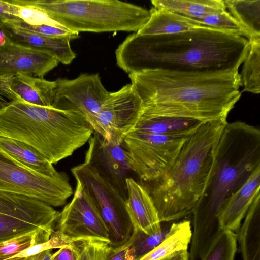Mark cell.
Listing matches in <instances>:
<instances>
[{
  "mask_svg": "<svg viewBox=\"0 0 260 260\" xmlns=\"http://www.w3.org/2000/svg\"><path fill=\"white\" fill-rule=\"evenodd\" d=\"M8 102L0 95V109L7 105Z\"/></svg>",
  "mask_w": 260,
  "mask_h": 260,
  "instance_id": "60d3db41",
  "label": "cell"
},
{
  "mask_svg": "<svg viewBox=\"0 0 260 260\" xmlns=\"http://www.w3.org/2000/svg\"><path fill=\"white\" fill-rule=\"evenodd\" d=\"M59 213L35 198L0 191V243L37 230L53 232Z\"/></svg>",
  "mask_w": 260,
  "mask_h": 260,
  "instance_id": "30bf717a",
  "label": "cell"
},
{
  "mask_svg": "<svg viewBox=\"0 0 260 260\" xmlns=\"http://www.w3.org/2000/svg\"><path fill=\"white\" fill-rule=\"evenodd\" d=\"M249 41L248 52L243 61L241 81L242 91L260 92V37Z\"/></svg>",
  "mask_w": 260,
  "mask_h": 260,
  "instance_id": "83f0119b",
  "label": "cell"
},
{
  "mask_svg": "<svg viewBox=\"0 0 260 260\" xmlns=\"http://www.w3.org/2000/svg\"><path fill=\"white\" fill-rule=\"evenodd\" d=\"M56 230L75 242L88 239L110 242L107 230L97 209L78 182L72 200L59 213Z\"/></svg>",
  "mask_w": 260,
  "mask_h": 260,
  "instance_id": "4fadbf2b",
  "label": "cell"
},
{
  "mask_svg": "<svg viewBox=\"0 0 260 260\" xmlns=\"http://www.w3.org/2000/svg\"><path fill=\"white\" fill-rule=\"evenodd\" d=\"M0 191L25 195L52 207L64 205L73 193L68 175L54 177L32 172L0 148Z\"/></svg>",
  "mask_w": 260,
  "mask_h": 260,
  "instance_id": "9c48e42d",
  "label": "cell"
},
{
  "mask_svg": "<svg viewBox=\"0 0 260 260\" xmlns=\"http://www.w3.org/2000/svg\"><path fill=\"white\" fill-rule=\"evenodd\" d=\"M8 1L11 4V14L28 24L49 25L63 27L37 8L29 6L16 5L11 3L9 1Z\"/></svg>",
  "mask_w": 260,
  "mask_h": 260,
  "instance_id": "1f68e13d",
  "label": "cell"
},
{
  "mask_svg": "<svg viewBox=\"0 0 260 260\" xmlns=\"http://www.w3.org/2000/svg\"><path fill=\"white\" fill-rule=\"evenodd\" d=\"M52 233L39 230L0 243V260H22L27 248L48 241Z\"/></svg>",
  "mask_w": 260,
  "mask_h": 260,
  "instance_id": "4316f807",
  "label": "cell"
},
{
  "mask_svg": "<svg viewBox=\"0 0 260 260\" xmlns=\"http://www.w3.org/2000/svg\"><path fill=\"white\" fill-rule=\"evenodd\" d=\"M226 120L203 123L184 144L168 171L150 193L161 222L192 212L204 191L214 152Z\"/></svg>",
  "mask_w": 260,
  "mask_h": 260,
  "instance_id": "277c9868",
  "label": "cell"
},
{
  "mask_svg": "<svg viewBox=\"0 0 260 260\" xmlns=\"http://www.w3.org/2000/svg\"><path fill=\"white\" fill-rule=\"evenodd\" d=\"M128 76L142 102L137 121L155 117L186 118L204 122L226 120L241 96L238 71L150 70Z\"/></svg>",
  "mask_w": 260,
  "mask_h": 260,
  "instance_id": "7a4b0ae2",
  "label": "cell"
},
{
  "mask_svg": "<svg viewBox=\"0 0 260 260\" xmlns=\"http://www.w3.org/2000/svg\"><path fill=\"white\" fill-rule=\"evenodd\" d=\"M243 37L206 27L171 35H128L115 51L116 64L129 74L143 70L237 71L248 52Z\"/></svg>",
  "mask_w": 260,
  "mask_h": 260,
  "instance_id": "6da1fadb",
  "label": "cell"
},
{
  "mask_svg": "<svg viewBox=\"0 0 260 260\" xmlns=\"http://www.w3.org/2000/svg\"><path fill=\"white\" fill-rule=\"evenodd\" d=\"M0 148L32 172L49 177H56L60 173L38 150L23 142L0 136Z\"/></svg>",
  "mask_w": 260,
  "mask_h": 260,
  "instance_id": "d6986e66",
  "label": "cell"
},
{
  "mask_svg": "<svg viewBox=\"0 0 260 260\" xmlns=\"http://www.w3.org/2000/svg\"><path fill=\"white\" fill-rule=\"evenodd\" d=\"M105 260H135L128 241L122 245L113 247Z\"/></svg>",
  "mask_w": 260,
  "mask_h": 260,
  "instance_id": "e575fe53",
  "label": "cell"
},
{
  "mask_svg": "<svg viewBox=\"0 0 260 260\" xmlns=\"http://www.w3.org/2000/svg\"><path fill=\"white\" fill-rule=\"evenodd\" d=\"M37 8L73 31L137 32L148 21L150 11L117 0H10Z\"/></svg>",
  "mask_w": 260,
  "mask_h": 260,
  "instance_id": "8992f818",
  "label": "cell"
},
{
  "mask_svg": "<svg viewBox=\"0 0 260 260\" xmlns=\"http://www.w3.org/2000/svg\"><path fill=\"white\" fill-rule=\"evenodd\" d=\"M142 108L132 85L109 92L91 127L106 142L122 145L125 135L137 122Z\"/></svg>",
  "mask_w": 260,
  "mask_h": 260,
  "instance_id": "8fae6325",
  "label": "cell"
},
{
  "mask_svg": "<svg viewBox=\"0 0 260 260\" xmlns=\"http://www.w3.org/2000/svg\"><path fill=\"white\" fill-rule=\"evenodd\" d=\"M260 166V131L237 121L225 124L215 147L212 166L192 213L191 250L202 254L222 230L219 215L225 201Z\"/></svg>",
  "mask_w": 260,
  "mask_h": 260,
  "instance_id": "3957f363",
  "label": "cell"
},
{
  "mask_svg": "<svg viewBox=\"0 0 260 260\" xmlns=\"http://www.w3.org/2000/svg\"><path fill=\"white\" fill-rule=\"evenodd\" d=\"M237 237L243 260H260V194L253 201Z\"/></svg>",
  "mask_w": 260,
  "mask_h": 260,
  "instance_id": "7402d4cb",
  "label": "cell"
},
{
  "mask_svg": "<svg viewBox=\"0 0 260 260\" xmlns=\"http://www.w3.org/2000/svg\"><path fill=\"white\" fill-rule=\"evenodd\" d=\"M192 235L190 221L183 220L171 224L162 241L139 260H159L178 251L188 249Z\"/></svg>",
  "mask_w": 260,
  "mask_h": 260,
  "instance_id": "cb8c5ba5",
  "label": "cell"
},
{
  "mask_svg": "<svg viewBox=\"0 0 260 260\" xmlns=\"http://www.w3.org/2000/svg\"><path fill=\"white\" fill-rule=\"evenodd\" d=\"M190 136L132 131L125 135L122 145L131 170L142 180L155 182L168 171Z\"/></svg>",
  "mask_w": 260,
  "mask_h": 260,
  "instance_id": "ba28073f",
  "label": "cell"
},
{
  "mask_svg": "<svg viewBox=\"0 0 260 260\" xmlns=\"http://www.w3.org/2000/svg\"><path fill=\"white\" fill-rule=\"evenodd\" d=\"M182 117H155L139 119L127 132L134 131L162 135H192L203 123Z\"/></svg>",
  "mask_w": 260,
  "mask_h": 260,
  "instance_id": "ffe728a7",
  "label": "cell"
},
{
  "mask_svg": "<svg viewBox=\"0 0 260 260\" xmlns=\"http://www.w3.org/2000/svg\"><path fill=\"white\" fill-rule=\"evenodd\" d=\"M154 8L194 18L226 10L223 0H152Z\"/></svg>",
  "mask_w": 260,
  "mask_h": 260,
  "instance_id": "603a6c76",
  "label": "cell"
},
{
  "mask_svg": "<svg viewBox=\"0 0 260 260\" xmlns=\"http://www.w3.org/2000/svg\"><path fill=\"white\" fill-rule=\"evenodd\" d=\"M188 19L201 27L243 37L248 40L250 39L247 32L226 10L199 18Z\"/></svg>",
  "mask_w": 260,
  "mask_h": 260,
  "instance_id": "f1b7e54d",
  "label": "cell"
},
{
  "mask_svg": "<svg viewBox=\"0 0 260 260\" xmlns=\"http://www.w3.org/2000/svg\"><path fill=\"white\" fill-rule=\"evenodd\" d=\"M77 260H105L113 248L109 241L88 239L78 241Z\"/></svg>",
  "mask_w": 260,
  "mask_h": 260,
  "instance_id": "d6a6232c",
  "label": "cell"
},
{
  "mask_svg": "<svg viewBox=\"0 0 260 260\" xmlns=\"http://www.w3.org/2000/svg\"><path fill=\"white\" fill-rule=\"evenodd\" d=\"M52 105L80 113L91 126L109 92L99 74L82 73L73 79L58 78Z\"/></svg>",
  "mask_w": 260,
  "mask_h": 260,
  "instance_id": "7c38bea8",
  "label": "cell"
},
{
  "mask_svg": "<svg viewBox=\"0 0 260 260\" xmlns=\"http://www.w3.org/2000/svg\"><path fill=\"white\" fill-rule=\"evenodd\" d=\"M84 161L71 169L76 180L89 196L101 217L113 247L125 244L134 227L126 208L117 177L109 173L96 157L91 142Z\"/></svg>",
  "mask_w": 260,
  "mask_h": 260,
  "instance_id": "52a82bcc",
  "label": "cell"
},
{
  "mask_svg": "<svg viewBox=\"0 0 260 260\" xmlns=\"http://www.w3.org/2000/svg\"><path fill=\"white\" fill-rule=\"evenodd\" d=\"M20 20L11 14V4L8 1L0 0V27L7 23Z\"/></svg>",
  "mask_w": 260,
  "mask_h": 260,
  "instance_id": "8d00e7d4",
  "label": "cell"
},
{
  "mask_svg": "<svg viewBox=\"0 0 260 260\" xmlns=\"http://www.w3.org/2000/svg\"><path fill=\"white\" fill-rule=\"evenodd\" d=\"M7 38L12 42L24 46L46 51L59 62L70 64L76 57L68 39L53 38L25 31L7 23L0 27Z\"/></svg>",
  "mask_w": 260,
  "mask_h": 260,
  "instance_id": "ac0fdd59",
  "label": "cell"
},
{
  "mask_svg": "<svg viewBox=\"0 0 260 260\" xmlns=\"http://www.w3.org/2000/svg\"><path fill=\"white\" fill-rule=\"evenodd\" d=\"M7 37L4 32L0 29V46L3 45L6 42Z\"/></svg>",
  "mask_w": 260,
  "mask_h": 260,
  "instance_id": "ab89813d",
  "label": "cell"
},
{
  "mask_svg": "<svg viewBox=\"0 0 260 260\" xmlns=\"http://www.w3.org/2000/svg\"><path fill=\"white\" fill-rule=\"evenodd\" d=\"M223 2L229 13L247 32L250 39L260 37L259 0H223Z\"/></svg>",
  "mask_w": 260,
  "mask_h": 260,
  "instance_id": "d4e9b609",
  "label": "cell"
},
{
  "mask_svg": "<svg viewBox=\"0 0 260 260\" xmlns=\"http://www.w3.org/2000/svg\"><path fill=\"white\" fill-rule=\"evenodd\" d=\"M170 226H162L159 232L151 235L134 229L128 241L135 259L139 260L155 248L168 234Z\"/></svg>",
  "mask_w": 260,
  "mask_h": 260,
  "instance_id": "4dcf8cb0",
  "label": "cell"
},
{
  "mask_svg": "<svg viewBox=\"0 0 260 260\" xmlns=\"http://www.w3.org/2000/svg\"><path fill=\"white\" fill-rule=\"evenodd\" d=\"M260 166L223 204L219 215L222 230L238 231L242 219L246 216L256 197L260 194Z\"/></svg>",
  "mask_w": 260,
  "mask_h": 260,
  "instance_id": "e0dca14e",
  "label": "cell"
},
{
  "mask_svg": "<svg viewBox=\"0 0 260 260\" xmlns=\"http://www.w3.org/2000/svg\"><path fill=\"white\" fill-rule=\"evenodd\" d=\"M51 249L42 251L32 256L29 260H52Z\"/></svg>",
  "mask_w": 260,
  "mask_h": 260,
  "instance_id": "f35d334b",
  "label": "cell"
},
{
  "mask_svg": "<svg viewBox=\"0 0 260 260\" xmlns=\"http://www.w3.org/2000/svg\"><path fill=\"white\" fill-rule=\"evenodd\" d=\"M93 132L82 115L74 111L19 101L0 109V136L32 146L52 164L71 156Z\"/></svg>",
  "mask_w": 260,
  "mask_h": 260,
  "instance_id": "5b68a950",
  "label": "cell"
},
{
  "mask_svg": "<svg viewBox=\"0 0 260 260\" xmlns=\"http://www.w3.org/2000/svg\"><path fill=\"white\" fill-rule=\"evenodd\" d=\"M56 88L55 81L43 78L22 74L0 77V95L11 102L52 107Z\"/></svg>",
  "mask_w": 260,
  "mask_h": 260,
  "instance_id": "9a60e30c",
  "label": "cell"
},
{
  "mask_svg": "<svg viewBox=\"0 0 260 260\" xmlns=\"http://www.w3.org/2000/svg\"><path fill=\"white\" fill-rule=\"evenodd\" d=\"M59 63L48 52L14 43L7 38L0 46V77L22 74L43 78Z\"/></svg>",
  "mask_w": 260,
  "mask_h": 260,
  "instance_id": "5bb4252c",
  "label": "cell"
},
{
  "mask_svg": "<svg viewBox=\"0 0 260 260\" xmlns=\"http://www.w3.org/2000/svg\"><path fill=\"white\" fill-rule=\"evenodd\" d=\"M99 160L111 175L120 177L129 170L131 167L128 153L123 145L108 143L97 134Z\"/></svg>",
  "mask_w": 260,
  "mask_h": 260,
  "instance_id": "484cf974",
  "label": "cell"
},
{
  "mask_svg": "<svg viewBox=\"0 0 260 260\" xmlns=\"http://www.w3.org/2000/svg\"><path fill=\"white\" fill-rule=\"evenodd\" d=\"M7 23L25 31L50 37L68 39L71 41L79 37V32L72 31L63 27H57L49 25H32L21 20Z\"/></svg>",
  "mask_w": 260,
  "mask_h": 260,
  "instance_id": "836d02e7",
  "label": "cell"
},
{
  "mask_svg": "<svg viewBox=\"0 0 260 260\" xmlns=\"http://www.w3.org/2000/svg\"><path fill=\"white\" fill-rule=\"evenodd\" d=\"M159 260H189V252L187 249L178 251Z\"/></svg>",
  "mask_w": 260,
  "mask_h": 260,
  "instance_id": "74e56055",
  "label": "cell"
},
{
  "mask_svg": "<svg viewBox=\"0 0 260 260\" xmlns=\"http://www.w3.org/2000/svg\"><path fill=\"white\" fill-rule=\"evenodd\" d=\"M147 22L137 32L140 35L178 34L203 27L191 19L162 9L153 8Z\"/></svg>",
  "mask_w": 260,
  "mask_h": 260,
  "instance_id": "44dd1931",
  "label": "cell"
},
{
  "mask_svg": "<svg viewBox=\"0 0 260 260\" xmlns=\"http://www.w3.org/2000/svg\"><path fill=\"white\" fill-rule=\"evenodd\" d=\"M237 236L234 232L222 230L201 260H234Z\"/></svg>",
  "mask_w": 260,
  "mask_h": 260,
  "instance_id": "f546056e",
  "label": "cell"
},
{
  "mask_svg": "<svg viewBox=\"0 0 260 260\" xmlns=\"http://www.w3.org/2000/svg\"><path fill=\"white\" fill-rule=\"evenodd\" d=\"M125 185L126 208L134 229L149 235L159 232L161 222L148 190L132 178H125Z\"/></svg>",
  "mask_w": 260,
  "mask_h": 260,
  "instance_id": "2e32d148",
  "label": "cell"
},
{
  "mask_svg": "<svg viewBox=\"0 0 260 260\" xmlns=\"http://www.w3.org/2000/svg\"><path fill=\"white\" fill-rule=\"evenodd\" d=\"M79 253V248L64 246L52 254V260H77Z\"/></svg>",
  "mask_w": 260,
  "mask_h": 260,
  "instance_id": "d590c367",
  "label": "cell"
}]
</instances>
